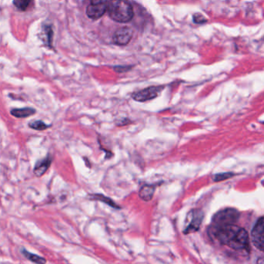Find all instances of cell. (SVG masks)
<instances>
[{"mask_svg": "<svg viewBox=\"0 0 264 264\" xmlns=\"http://www.w3.org/2000/svg\"><path fill=\"white\" fill-rule=\"evenodd\" d=\"M264 217L257 220L252 230V242L260 251H264Z\"/></svg>", "mask_w": 264, "mask_h": 264, "instance_id": "8992f818", "label": "cell"}, {"mask_svg": "<svg viewBox=\"0 0 264 264\" xmlns=\"http://www.w3.org/2000/svg\"><path fill=\"white\" fill-rule=\"evenodd\" d=\"M32 0H13L14 6L21 11H26L31 3Z\"/></svg>", "mask_w": 264, "mask_h": 264, "instance_id": "9a60e30c", "label": "cell"}, {"mask_svg": "<svg viewBox=\"0 0 264 264\" xmlns=\"http://www.w3.org/2000/svg\"><path fill=\"white\" fill-rule=\"evenodd\" d=\"M131 68V67H114V70L118 73H124L129 71Z\"/></svg>", "mask_w": 264, "mask_h": 264, "instance_id": "e0dca14e", "label": "cell"}, {"mask_svg": "<svg viewBox=\"0 0 264 264\" xmlns=\"http://www.w3.org/2000/svg\"><path fill=\"white\" fill-rule=\"evenodd\" d=\"M164 85L151 86L141 91L132 93V98L138 102H148L157 98L162 91H164Z\"/></svg>", "mask_w": 264, "mask_h": 264, "instance_id": "277c9868", "label": "cell"}, {"mask_svg": "<svg viewBox=\"0 0 264 264\" xmlns=\"http://www.w3.org/2000/svg\"><path fill=\"white\" fill-rule=\"evenodd\" d=\"M108 2L106 0H91V3L86 9L88 17L96 20L104 15L107 12Z\"/></svg>", "mask_w": 264, "mask_h": 264, "instance_id": "5b68a950", "label": "cell"}, {"mask_svg": "<svg viewBox=\"0 0 264 264\" xmlns=\"http://www.w3.org/2000/svg\"><path fill=\"white\" fill-rule=\"evenodd\" d=\"M203 219V213L201 210L195 209L189 213L187 220V224L184 229V233H195L196 231L198 230L201 221Z\"/></svg>", "mask_w": 264, "mask_h": 264, "instance_id": "52a82bcc", "label": "cell"}, {"mask_svg": "<svg viewBox=\"0 0 264 264\" xmlns=\"http://www.w3.org/2000/svg\"><path fill=\"white\" fill-rule=\"evenodd\" d=\"M29 127L32 129L37 130V131H44L50 128V125L45 124L42 121H35V122H30L29 124Z\"/></svg>", "mask_w": 264, "mask_h": 264, "instance_id": "5bb4252c", "label": "cell"}, {"mask_svg": "<svg viewBox=\"0 0 264 264\" xmlns=\"http://www.w3.org/2000/svg\"><path fill=\"white\" fill-rule=\"evenodd\" d=\"M36 113V110L32 107H24V108H20V109H13L10 111L13 116L17 118V119H25L28 118L31 115H34Z\"/></svg>", "mask_w": 264, "mask_h": 264, "instance_id": "8fae6325", "label": "cell"}, {"mask_svg": "<svg viewBox=\"0 0 264 264\" xmlns=\"http://www.w3.org/2000/svg\"><path fill=\"white\" fill-rule=\"evenodd\" d=\"M107 11L111 19L118 22H130L134 16L132 6L127 0H110Z\"/></svg>", "mask_w": 264, "mask_h": 264, "instance_id": "7a4b0ae2", "label": "cell"}, {"mask_svg": "<svg viewBox=\"0 0 264 264\" xmlns=\"http://www.w3.org/2000/svg\"><path fill=\"white\" fill-rule=\"evenodd\" d=\"M22 253L27 260L32 261V262L34 263V264H46V263H47V261H46V260H45L44 257L36 255V254H34V253H29L26 249H22Z\"/></svg>", "mask_w": 264, "mask_h": 264, "instance_id": "7c38bea8", "label": "cell"}, {"mask_svg": "<svg viewBox=\"0 0 264 264\" xmlns=\"http://www.w3.org/2000/svg\"><path fill=\"white\" fill-rule=\"evenodd\" d=\"M51 162H52V159L50 156H47V158L38 161L36 164L35 168H34V172L35 176L38 177L44 176L50 168Z\"/></svg>", "mask_w": 264, "mask_h": 264, "instance_id": "9c48e42d", "label": "cell"}, {"mask_svg": "<svg viewBox=\"0 0 264 264\" xmlns=\"http://www.w3.org/2000/svg\"><path fill=\"white\" fill-rule=\"evenodd\" d=\"M240 219V213L233 208H228L218 212L212 220L213 228L220 227L222 225L234 224Z\"/></svg>", "mask_w": 264, "mask_h": 264, "instance_id": "3957f363", "label": "cell"}, {"mask_svg": "<svg viewBox=\"0 0 264 264\" xmlns=\"http://www.w3.org/2000/svg\"><path fill=\"white\" fill-rule=\"evenodd\" d=\"M155 187L153 185H145L141 187L139 192V196L143 201L149 202L152 200L154 195Z\"/></svg>", "mask_w": 264, "mask_h": 264, "instance_id": "30bf717a", "label": "cell"}, {"mask_svg": "<svg viewBox=\"0 0 264 264\" xmlns=\"http://www.w3.org/2000/svg\"><path fill=\"white\" fill-rule=\"evenodd\" d=\"M234 176V173L233 172H223V173L216 174L215 175L213 180L216 183H219V182L225 181L227 179H230V178Z\"/></svg>", "mask_w": 264, "mask_h": 264, "instance_id": "2e32d148", "label": "cell"}, {"mask_svg": "<svg viewBox=\"0 0 264 264\" xmlns=\"http://www.w3.org/2000/svg\"><path fill=\"white\" fill-rule=\"evenodd\" d=\"M257 264H264V258H263V257H260V258L257 260Z\"/></svg>", "mask_w": 264, "mask_h": 264, "instance_id": "ac0fdd59", "label": "cell"}, {"mask_svg": "<svg viewBox=\"0 0 264 264\" xmlns=\"http://www.w3.org/2000/svg\"><path fill=\"white\" fill-rule=\"evenodd\" d=\"M90 199L94 200H98V201L103 202L104 203L107 204L110 206L113 207V208H119L118 205L112 201L111 199L106 196H103L102 194H93L90 196Z\"/></svg>", "mask_w": 264, "mask_h": 264, "instance_id": "4fadbf2b", "label": "cell"}, {"mask_svg": "<svg viewBox=\"0 0 264 264\" xmlns=\"http://www.w3.org/2000/svg\"><path fill=\"white\" fill-rule=\"evenodd\" d=\"M215 235L220 244L236 250L249 247V234L243 228L235 224L222 225L214 229Z\"/></svg>", "mask_w": 264, "mask_h": 264, "instance_id": "6da1fadb", "label": "cell"}, {"mask_svg": "<svg viewBox=\"0 0 264 264\" xmlns=\"http://www.w3.org/2000/svg\"><path fill=\"white\" fill-rule=\"evenodd\" d=\"M132 34H133V31L128 26L119 28V30H116L112 36V41L116 45L125 46L131 42Z\"/></svg>", "mask_w": 264, "mask_h": 264, "instance_id": "ba28073f", "label": "cell"}]
</instances>
